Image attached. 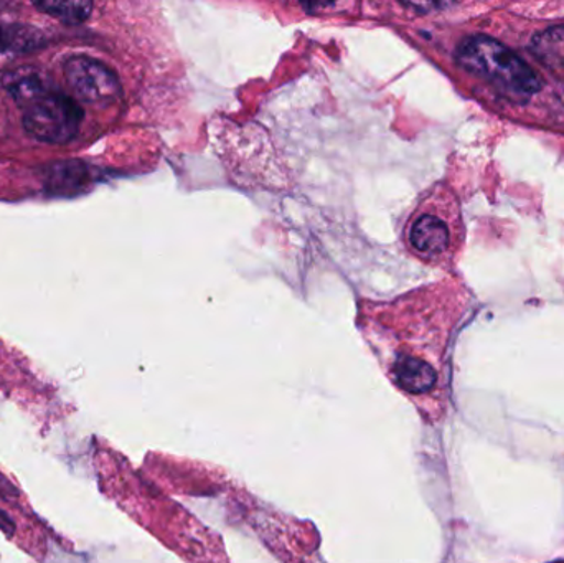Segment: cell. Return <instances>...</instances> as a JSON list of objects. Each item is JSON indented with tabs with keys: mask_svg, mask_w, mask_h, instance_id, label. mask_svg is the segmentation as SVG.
Masks as SVG:
<instances>
[{
	"mask_svg": "<svg viewBox=\"0 0 564 563\" xmlns=\"http://www.w3.org/2000/svg\"><path fill=\"white\" fill-rule=\"evenodd\" d=\"M66 85L76 98L91 105H106L121 96L118 75L99 59L86 55L69 56L63 66Z\"/></svg>",
	"mask_w": 564,
	"mask_h": 563,
	"instance_id": "obj_3",
	"label": "cell"
},
{
	"mask_svg": "<svg viewBox=\"0 0 564 563\" xmlns=\"http://www.w3.org/2000/svg\"><path fill=\"white\" fill-rule=\"evenodd\" d=\"M408 241L414 253L423 258L441 257L451 245V231L446 221L436 214L417 215L408 227Z\"/></svg>",
	"mask_w": 564,
	"mask_h": 563,
	"instance_id": "obj_4",
	"label": "cell"
},
{
	"mask_svg": "<svg viewBox=\"0 0 564 563\" xmlns=\"http://www.w3.org/2000/svg\"><path fill=\"white\" fill-rule=\"evenodd\" d=\"M88 184V165L76 159L55 162L45 172V191L53 197H73Z\"/></svg>",
	"mask_w": 564,
	"mask_h": 563,
	"instance_id": "obj_6",
	"label": "cell"
},
{
	"mask_svg": "<svg viewBox=\"0 0 564 563\" xmlns=\"http://www.w3.org/2000/svg\"><path fill=\"white\" fill-rule=\"evenodd\" d=\"M457 63L500 91L529 98L542 89L539 73L509 46L487 35H473L457 46Z\"/></svg>",
	"mask_w": 564,
	"mask_h": 563,
	"instance_id": "obj_1",
	"label": "cell"
},
{
	"mask_svg": "<svg viewBox=\"0 0 564 563\" xmlns=\"http://www.w3.org/2000/svg\"><path fill=\"white\" fill-rule=\"evenodd\" d=\"M82 106L72 96L50 91L23 112V128L36 141L66 144L78 136L83 122Z\"/></svg>",
	"mask_w": 564,
	"mask_h": 563,
	"instance_id": "obj_2",
	"label": "cell"
},
{
	"mask_svg": "<svg viewBox=\"0 0 564 563\" xmlns=\"http://www.w3.org/2000/svg\"><path fill=\"white\" fill-rule=\"evenodd\" d=\"M43 35L29 25L0 26V53L26 52L42 45Z\"/></svg>",
	"mask_w": 564,
	"mask_h": 563,
	"instance_id": "obj_8",
	"label": "cell"
},
{
	"mask_svg": "<svg viewBox=\"0 0 564 563\" xmlns=\"http://www.w3.org/2000/svg\"><path fill=\"white\" fill-rule=\"evenodd\" d=\"M3 88L10 98L20 106L29 108L43 96L48 95V78L36 66H19L12 72L6 73L2 78Z\"/></svg>",
	"mask_w": 564,
	"mask_h": 563,
	"instance_id": "obj_5",
	"label": "cell"
},
{
	"mask_svg": "<svg viewBox=\"0 0 564 563\" xmlns=\"http://www.w3.org/2000/svg\"><path fill=\"white\" fill-rule=\"evenodd\" d=\"M394 376L404 390L413 393L427 392L436 383V372L433 367L414 357H401L394 366Z\"/></svg>",
	"mask_w": 564,
	"mask_h": 563,
	"instance_id": "obj_7",
	"label": "cell"
},
{
	"mask_svg": "<svg viewBox=\"0 0 564 563\" xmlns=\"http://www.w3.org/2000/svg\"><path fill=\"white\" fill-rule=\"evenodd\" d=\"M35 7L45 12L46 15L65 23V25H79V23L86 22L93 12V3L89 2H53V0H46V2H36Z\"/></svg>",
	"mask_w": 564,
	"mask_h": 563,
	"instance_id": "obj_9",
	"label": "cell"
}]
</instances>
